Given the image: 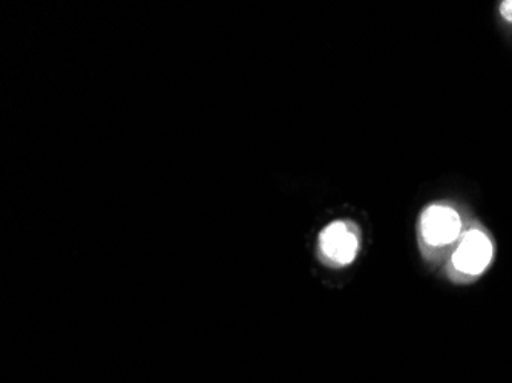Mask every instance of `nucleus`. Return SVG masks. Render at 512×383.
I'll use <instances>...</instances> for the list:
<instances>
[{
    "label": "nucleus",
    "mask_w": 512,
    "mask_h": 383,
    "mask_svg": "<svg viewBox=\"0 0 512 383\" xmlns=\"http://www.w3.org/2000/svg\"><path fill=\"white\" fill-rule=\"evenodd\" d=\"M319 247L325 258L347 266L358 253V236L345 223H333L325 227L319 235Z\"/></svg>",
    "instance_id": "obj_3"
},
{
    "label": "nucleus",
    "mask_w": 512,
    "mask_h": 383,
    "mask_svg": "<svg viewBox=\"0 0 512 383\" xmlns=\"http://www.w3.org/2000/svg\"><path fill=\"white\" fill-rule=\"evenodd\" d=\"M500 13L508 22H512V0H505L500 4Z\"/></svg>",
    "instance_id": "obj_4"
},
{
    "label": "nucleus",
    "mask_w": 512,
    "mask_h": 383,
    "mask_svg": "<svg viewBox=\"0 0 512 383\" xmlns=\"http://www.w3.org/2000/svg\"><path fill=\"white\" fill-rule=\"evenodd\" d=\"M462 223L456 210L447 206H431L422 217V233L431 246H447L459 236Z\"/></svg>",
    "instance_id": "obj_2"
},
{
    "label": "nucleus",
    "mask_w": 512,
    "mask_h": 383,
    "mask_svg": "<svg viewBox=\"0 0 512 383\" xmlns=\"http://www.w3.org/2000/svg\"><path fill=\"white\" fill-rule=\"evenodd\" d=\"M493 258V244L480 230H471L463 236L459 249L453 256L454 266L467 275H479Z\"/></svg>",
    "instance_id": "obj_1"
}]
</instances>
